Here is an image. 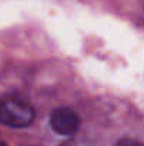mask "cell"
Here are the masks:
<instances>
[{
	"instance_id": "cell-1",
	"label": "cell",
	"mask_w": 144,
	"mask_h": 146,
	"mask_svg": "<svg viewBox=\"0 0 144 146\" xmlns=\"http://www.w3.org/2000/svg\"><path fill=\"white\" fill-rule=\"evenodd\" d=\"M34 121V109L20 99H6L0 102V122L13 128L28 126Z\"/></svg>"
},
{
	"instance_id": "cell-2",
	"label": "cell",
	"mask_w": 144,
	"mask_h": 146,
	"mask_svg": "<svg viewBox=\"0 0 144 146\" xmlns=\"http://www.w3.org/2000/svg\"><path fill=\"white\" fill-rule=\"evenodd\" d=\"M51 128L64 136L74 135L79 128V116L68 108H58L51 115Z\"/></svg>"
},
{
	"instance_id": "cell-3",
	"label": "cell",
	"mask_w": 144,
	"mask_h": 146,
	"mask_svg": "<svg viewBox=\"0 0 144 146\" xmlns=\"http://www.w3.org/2000/svg\"><path fill=\"white\" fill-rule=\"evenodd\" d=\"M116 146H141V145L139 142H136V141H132V139H122V141L117 142Z\"/></svg>"
}]
</instances>
